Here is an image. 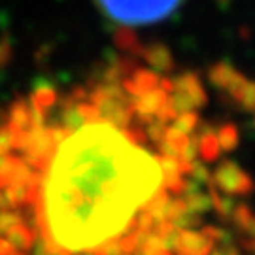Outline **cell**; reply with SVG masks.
I'll use <instances>...</instances> for the list:
<instances>
[{
    "label": "cell",
    "instance_id": "obj_1",
    "mask_svg": "<svg viewBox=\"0 0 255 255\" xmlns=\"http://www.w3.org/2000/svg\"><path fill=\"white\" fill-rule=\"evenodd\" d=\"M104 15L130 25H151L172 15L182 6L183 0H95Z\"/></svg>",
    "mask_w": 255,
    "mask_h": 255
},
{
    "label": "cell",
    "instance_id": "obj_2",
    "mask_svg": "<svg viewBox=\"0 0 255 255\" xmlns=\"http://www.w3.org/2000/svg\"><path fill=\"white\" fill-rule=\"evenodd\" d=\"M212 180L216 182L218 189H221L227 195H238V197H248L255 191L254 178L233 159H225L216 166L212 174Z\"/></svg>",
    "mask_w": 255,
    "mask_h": 255
},
{
    "label": "cell",
    "instance_id": "obj_3",
    "mask_svg": "<svg viewBox=\"0 0 255 255\" xmlns=\"http://www.w3.org/2000/svg\"><path fill=\"white\" fill-rule=\"evenodd\" d=\"M208 82L219 91H225L229 102L238 106V102L242 99V93H244L250 80L235 64L227 63V61H219L208 68Z\"/></svg>",
    "mask_w": 255,
    "mask_h": 255
},
{
    "label": "cell",
    "instance_id": "obj_4",
    "mask_svg": "<svg viewBox=\"0 0 255 255\" xmlns=\"http://www.w3.org/2000/svg\"><path fill=\"white\" fill-rule=\"evenodd\" d=\"M166 101H168V93L164 91V89H161V87H157L153 91L144 93L140 97H134L130 101V108L134 112V119L138 121V125L140 123H144V125L153 123L155 114L161 110V106Z\"/></svg>",
    "mask_w": 255,
    "mask_h": 255
},
{
    "label": "cell",
    "instance_id": "obj_5",
    "mask_svg": "<svg viewBox=\"0 0 255 255\" xmlns=\"http://www.w3.org/2000/svg\"><path fill=\"white\" fill-rule=\"evenodd\" d=\"M159 82H161V76L155 70H149V68H142V66H136L132 72L128 74L127 78L121 80V87L123 91L127 93L128 97H140L147 91H153L159 87Z\"/></svg>",
    "mask_w": 255,
    "mask_h": 255
},
{
    "label": "cell",
    "instance_id": "obj_6",
    "mask_svg": "<svg viewBox=\"0 0 255 255\" xmlns=\"http://www.w3.org/2000/svg\"><path fill=\"white\" fill-rule=\"evenodd\" d=\"M155 72L161 74H168L174 70V57L170 47L166 44H161V42H151V44H144V51H142V57Z\"/></svg>",
    "mask_w": 255,
    "mask_h": 255
},
{
    "label": "cell",
    "instance_id": "obj_7",
    "mask_svg": "<svg viewBox=\"0 0 255 255\" xmlns=\"http://www.w3.org/2000/svg\"><path fill=\"white\" fill-rule=\"evenodd\" d=\"M172 82H174V89L183 91L185 95L191 97V101L195 102V108H204L208 104V95L204 91V85H202L201 78H199L197 72H193V70L182 72L180 76L172 78Z\"/></svg>",
    "mask_w": 255,
    "mask_h": 255
},
{
    "label": "cell",
    "instance_id": "obj_8",
    "mask_svg": "<svg viewBox=\"0 0 255 255\" xmlns=\"http://www.w3.org/2000/svg\"><path fill=\"white\" fill-rule=\"evenodd\" d=\"M214 242L202 233H195L193 229H180V246L174 252L176 255H210L214 250Z\"/></svg>",
    "mask_w": 255,
    "mask_h": 255
},
{
    "label": "cell",
    "instance_id": "obj_9",
    "mask_svg": "<svg viewBox=\"0 0 255 255\" xmlns=\"http://www.w3.org/2000/svg\"><path fill=\"white\" fill-rule=\"evenodd\" d=\"M187 142H189V134H183V132L176 130L174 127H170L166 130V136H164L163 144L157 146V153L164 155V157L180 159V155L183 153Z\"/></svg>",
    "mask_w": 255,
    "mask_h": 255
},
{
    "label": "cell",
    "instance_id": "obj_10",
    "mask_svg": "<svg viewBox=\"0 0 255 255\" xmlns=\"http://www.w3.org/2000/svg\"><path fill=\"white\" fill-rule=\"evenodd\" d=\"M114 44H116V47L121 49L125 55L136 57V59H140V57H142V51H144V44H142L140 38L134 34V30H130L128 27H121L116 30V34H114Z\"/></svg>",
    "mask_w": 255,
    "mask_h": 255
},
{
    "label": "cell",
    "instance_id": "obj_11",
    "mask_svg": "<svg viewBox=\"0 0 255 255\" xmlns=\"http://www.w3.org/2000/svg\"><path fill=\"white\" fill-rule=\"evenodd\" d=\"M199 136H201V140H199V155L202 157V161L204 163H216L219 159V153H221V146H219L216 130L210 125H204Z\"/></svg>",
    "mask_w": 255,
    "mask_h": 255
},
{
    "label": "cell",
    "instance_id": "obj_12",
    "mask_svg": "<svg viewBox=\"0 0 255 255\" xmlns=\"http://www.w3.org/2000/svg\"><path fill=\"white\" fill-rule=\"evenodd\" d=\"M206 185H208V195H210V199H212V208L218 212V216L223 219V221H231V214H233V210H235L233 197H231V195H221L214 180H210Z\"/></svg>",
    "mask_w": 255,
    "mask_h": 255
},
{
    "label": "cell",
    "instance_id": "obj_13",
    "mask_svg": "<svg viewBox=\"0 0 255 255\" xmlns=\"http://www.w3.org/2000/svg\"><path fill=\"white\" fill-rule=\"evenodd\" d=\"M218 140L219 146L225 153H231L238 147V142H240V132H238V127L235 123H223L221 127L218 128Z\"/></svg>",
    "mask_w": 255,
    "mask_h": 255
},
{
    "label": "cell",
    "instance_id": "obj_14",
    "mask_svg": "<svg viewBox=\"0 0 255 255\" xmlns=\"http://www.w3.org/2000/svg\"><path fill=\"white\" fill-rule=\"evenodd\" d=\"M254 216H255L254 210H252V206L248 202H238V204H235V210L231 214V223H233L235 231L246 235V229L250 225V221L254 219Z\"/></svg>",
    "mask_w": 255,
    "mask_h": 255
},
{
    "label": "cell",
    "instance_id": "obj_15",
    "mask_svg": "<svg viewBox=\"0 0 255 255\" xmlns=\"http://www.w3.org/2000/svg\"><path fill=\"white\" fill-rule=\"evenodd\" d=\"M183 201H185V206L189 212L193 214H208L212 208V199H210L208 193H202V191H195V193H189V195H185L183 197Z\"/></svg>",
    "mask_w": 255,
    "mask_h": 255
},
{
    "label": "cell",
    "instance_id": "obj_16",
    "mask_svg": "<svg viewBox=\"0 0 255 255\" xmlns=\"http://www.w3.org/2000/svg\"><path fill=\"white\" fill-rule=\"evenodd\" d=\"M199 114L197 112H185V114H180L178 118L172 121V125L176 130H180L183 134H191L195 132V128L199 125Z\"/></svg>",
    "mask_w": 255,
    "mask_h": 255
},
{
    "label": "cell",
    "instance_id": "obj_17",
    "mask_svg": "<svg viewBox=\"0 0 255 255\" xmlns=\"http://www.w3.org/2000/svg\"><path fill=\"white\" fill-rule=\"evenodd\" d=\"M121 134L127 140L130 146L134 147H146L147 146V132L140 125H134V127H125L121 128Z\"/></svg>",
    "mask_w": 255,
    "mask_h": 255
},
{
    "label": "cell",
    "instance_id": "obj_18",
    "mask_svg": "<svg viewBox=\"0 0 255 255\" xmlns=\"http://www.w3.org/2000/svg\"><path fill=\"white\" fill-rule=\"evenodd\" d=\"M201 233L206 238H210L214 244H229V242H233V235L225 229L216 227V225H202Z\"/></svg>",
    "mask_w": 255,
    "mask_h": 255
},
{
    "label": "cell",
    "instance_id": "obj_19",
    "mask_svg": "<svg viewBox=\"0 0 255 255\" xmlns=\"http://www.w3.org/2000/svg\"><path fill=\"white\" fill-rule=\"evenodd\" d=\"M238 106L242 112H246V114H255V82H248L246 89L242 93V99L238 102Z\"/></svg>",
    "mask_w": 255,
    "mask_h": 255
},
{
    "label": "cell",
    "instance_id": "obj_20",
    "mask_svg": "<svg viewBox=\"0 0 255 255\" xmlns=\"http://www.w3.org/2000/svg\"><path fill=\"white\" fill-rule=\"evenodd\" d=\"M174 225L178 229H197L202 225V216L201 214H193V212H185L182 216H178V218L172 221Z\"/></svg>",
    "mask_w": 255,
    "mask_h": 255
},
{
    "label": "cell",
    "instance_id": "obj_21",
    "mask_svg": "<svg viewBox=\"0 0 255 255\" xmlns=\"http://www.w3.org/2000/svg\"><path fill=\"white\" fill-rule=\"evenodd\" d=\"M166 130H168V127H166L164 123L155 119L153 123H149V127H147V130H146L147 140H149L151 144H155V147H157L159 144H163L164 136H166Z\"/></svg>",
    "mask_w": 255,
    "mask_h": 255
},
{
    "label": "cell",
    "instance_id": "obj_22",
    "mask_svg": "<svg viewBox=\"0 0 255 255\" xmlns=\"http://www.w3.org/2000/svg\"><path fill=\"white\" fill-rule=\"evenodd\" d=\"M185 212H187L185 201H183L182 197H176V199H172V201L166 202V208H164V219L174 221L178 216H182V214H185Z\"/></svg>",
    "mask_w": 255,
    "mask_h": 255
},
{
    "label": "cell",
    "instance_id": "obj_23",
    "mask_svg": "<svg viewBox=\"0 0 255 255\" xmlns=\"http://www.w3.org/2000/svg\"><path fill=\"white\" fill-rule=\"evenodd\" d=\"M78 110L82 112L85 123H99V121H102V119H101V110L97 108L93 102L80 101V102H78Z\"/></svg>",
    "mask_w": 255,
    "mask_h": 255
},
{
    "label": "cell",
    "instance_id": "obj_24",
    "mask_svg": "<svg viewBox=\"0 0 255 255\" xmlns=\"http://www.w3.org/2000/svg\"><path fill=\"white\" fill-rule=\"evenodd\" d=\"M199 140H201V136L191 132V134H189V142H187V146L183 149V153L180 155V159L193 163V161L199 157Z\"/></svg>",
    "mask_w": 255,
    "mask_h": 255
},
{
    "label": "cell",
    "instance_id": "obj_25",
    "mask_svg": "<svg viewBox=\"0 0 255 255\" xmlns=\"http://www.w3.org/2000/svg\"><path fill=\"white\" fill-rule=\"evenodd\" d=\"M191 176L195 182H199L201 185H206V183L212 180V174H210V170L206 168V164L202 163H197V161H193V166H191Z\"/></svg>",
    "mask_w": 255,
    "mask_h": 255
},
{
    "label": "cell",
    "instance_id": "obj_26",
    "mask_svg": "<svg viewBox=\"0 0 255 255\" xmlns=\"http://www.w3.org/2000/svg\"><path fill=\"white\" fill-rule=\"evenodd\" d=\"M176 118H178V112L172 108V104H170L168 101L164 102L163 106H161V110L155 114V119L161 121V123H164V125H166V123H172Z\"/></svg>",
    "mask_w": 255,
    "mask_h": 255
},
{
    "label": "cell",
    "instance_id": "obj_27",
    "mask_svg": "<svg viewBox=\"0 0 255 255\" xmlns=\"http://www.w3.org/2000/svg\"><path fill=\"white\" fill-rule=\"evenodd\" d=\"M136 221H138V231L144 233V235H146V233H151L155 227V223H157L153 219V216L147 214V212H140V216L136 218Z\"/></svg>",
    "mask_w": 255,
    "mask_h": 255
},
{
    "label": "cell",
    "instance_id": "obj_28",
    "mask_svg": "<svg viewBox=\"0 0 255 255\" xmlns=\"http://www.w3.org/2000/svg\"><path fill=\"white\" fill-rule=\"evenodd\" d=\"M68 95L72 97L74 101H87V97H89V89L87 87H83V85H74L72 89L68 91Z\"/></svg>",
    "mask_w": 255,
    "mask_h": 255
},
{
    "label": "cell",
    "instance_id": "obj_29",
    "mask_svg": "<svg viewBox=\"0 0 255 255\" xmlns=\"http://www.w3.org/2000/svg\"><path fill=\"white\" fill-rule=\"evenodd\" d=\"M238 246L242 248L246 254L255 255V237H240L238 238Z\"/></svg>",
    "mask_w": 255,
    "mask_h": 255
},
{
    "label": "cell",
    "instance_id": "obj_30",
    "mask_svg": "<svg viewBox=\"0 0 255 255\" xmlns=\"http://www.w3.org/2000/svg\"><path fill=\"white\" fill-rule=\"evenodd\" d=\"M210 255H240V252L237 250V246H233V242H229V244H219L218 250Z\"/></svg>",
    "mask_w": 255,
    "mask_h": 255
},
{
    "label": "cell",
    "instance_id": "obj_31",
    "mask_svg": "<svg viewBox=\"0 0 255 255\" xmlns=\"http://www.w3.org/2000/svg\"><path fill=\"white\" fill-rule=\"evenodd\" d=\"M159 87H161V89H164L166 93H172V89H174L172 78H168V76H164V78H161V82H159Z\"/></svg>",
    "mask_w": 255,
    "mask_h": 255
},
{
    "label": "cell",
    "instance_id": "obj_32",
    "mask_svg": "<svg viewBox=\"0 0 255 255\" xmlns=\"http://www.w3.org/2000/svg\"><path fill=\"white\" fill-rule=\"evenodd\" d=\"M246 235H250V237H255V216H254V219L250 221V225H248Z\"/></svg>",
    "mask_w": 255,
    "mask_h": 255
},
{
    "label": "cell",
    "instance_id": "obj_33",
    "mask_svg": "<svg viewBox=\"0 0 255 255\" xmlns=\"http://www.w3.org/2000/svg\"><path fill=\"white\" fill-rule=\"evenodd\" d=\"M85 254H89V255H104V254H99V252H85Z\"/></svg>",
    "mask_w": 255,
    "mask_h": 255
},
{
    "label": "cell",
    "instance_id": "obj_34",
    "mask_svg": "<svg viewBox=\"0 0 255 255\" xmlns=\"http://www.w3.org/2000/svg\"><path fill=\"white\" fill-rule=\"evenodd\" d=\"M254 125H255V121H254Z\"/></svg>",
    "mask_w": 255,
    "mask_h": 255
}]
</instances>
